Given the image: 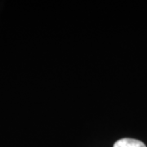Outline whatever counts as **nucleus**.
Returning a JSON list of instances; mask_svg holds the SVG:
<instances>
[{"instance_id":"nucleus-1","label":"nucleus","mask_w":147,"mask_h":147,"mask_svg":"<svg viewBox=\"0 0 147 147\" xmlns=\"http://www.w3.org/2000/svg\"><path fill=\"white\" fill-rule=\"evenodd\" d=\"M114 147H146V145L139 140L131 138H123L115 143Z\"/></svg>"}]
</instances>
